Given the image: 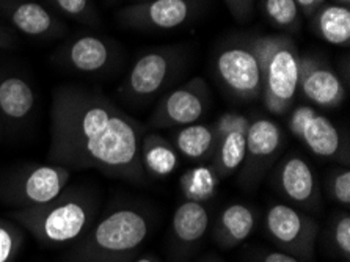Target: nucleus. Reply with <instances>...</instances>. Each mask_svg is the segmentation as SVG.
Returning <instances> with one entry per match:
<instances>
[{
  "instance_id": "f257e3e1",
  "label": "nucleus",
  "mask_w": 350,
  "mask_h": 262,
  "mask_svg": "<svg viewBox=\"0 0 350 262\" xmlns=\"http://www.w3.org/2000/svg\"><path fill=\"white\" fill-rule=\"evenodd\" d=\"M142 126L103 94L60 87L51 105L49 163L140 183Z\"/></svg>"
},
{
  "instance_id": "f03ea898",
  "label": "nucleus",
  "mask_w": 350,
  "mask_h": 262,
  "mask_svg": "<svg viewBox=\"0 0 350 262\" xmlns=\"http://www.w3.org/2000/svg\"><path fill=\"white\" fill-rule=\"evenodd\" d=\"M96 202L87 192L66 189L46 205L19 207L12 217L44 247L66 245L92 226Z\"/></svg>"
},
{
  "instance_id": "7ed1b4c3",
  "label": "nucleus",
  "mask_w": 350,
  "mask_h": 262,
  "mask_svg": "<svg viewBox=\"0 0 350 262\" xmlns=\"http://www.w3.org/2000/svg\"><path fill=\"white\" fill-rule=\"evenodd\" d=\"M151 224L145 213L121 207L92 224L70 254L71 262H134Z\"/></svg>"
},
{
  "instance_id": "20e7f679",
  "label": "nucleus",
  "mask_w": 350,
  "mask_h": 262,
  "mask_svg": "<svg viewBox=\"0 0 350 262\" xmlns=\"http://www.w3.org/2000/svg\"><path fill=\"white\" fill-rule=\"evenodd\" d=\"M262 77V101L273 115H284L299 92V51L286 35L261 36L252 41Z\"/></svg>"
},
{
  "instance_id": "39448f33",
  "label": "nucleus",
  "mask_w": 350,
  "mask_h": 262,
  "mask_svg": "<svg viewBox=\"0 0 350 262\" xmlns=\"http://www.w3.org/2000/svg\"><path fill=\"white\" fill-rule=\"evenodd\" d=\"M266 231L278 247L297 259L314 258L317 223L288 205H273L264 218Z\"/></svg>"
},
{
  "instance_id": "423d86ee",
  "label": "nucleus",
  "mask_w": 350,
  "mask_h": 262,
  "mask_svg": "<svg viewBox=\"0 0 350 262\" xmlns=\"http://www.w3.org/2000/svg\"><path fill=\"white\" fill-rule=\"evenodd\" d=\"M215 71L221 83L236 98L243 101L261 98V66L252 42L248 46H230L221 51L217 57Z\"/></svg>"
},
{
  "instance_id": "0eeeda50",
  "label": "nucleus",
  "mask_w": 350,
  "mask_h": 262,
  "mask_svg": "<svg viewBox=\"0 0 350 262\" xmlns=\"http://www.w3.org/2000/svg\"><path fill=\"white\" fill-rule=\"evenodd\" d=\"M208 103V83L204 82V79L193 77L161 101L151 118V126L162 129V127L193 125L204 115Z\"/></svg>"
},
{
  "instance_id": "6e6552de",
  "label": "nucleus",
  "mask_w": 350,
  "mask_h": 262,
  "mask_svg": "<svg viewBox=\"0 0 350 262\" xmlns=\"http://www.w3.org/2000/svg\"><path fill=\"white\" fill-rule=\"evenodd\" d=\"M178 52L156 49L142 55L131 68L120 92L131 99L151 98L165 87L178 65Z\"/></svg>"
},
{
  "instance_id": "1a4fd4ad",
  "label": "nucleus",
  "mask_w": 350,
  "mask_h": 262,
  "mask_svg": "<svg viewBox=\"0 0 350 262\" xmlns=\"http://www.w3.org/2000/svg\"><path fill=\"white\" fill-rule=\"evenodd\" d=\"M192 10V0H145L120 10L118 19L137 30H173L187 23Z\"/></svg>"
},
{
  "instance_id": "9d476101",
  "label": "nucleus",
  "mask_w": 350,
  "mask_h": 262,
  "mask_svg": "<svg viewBox=\"0 0 350 262\" xmlns=\"http://www.w3.org/2000/svg\"><path fill=\"white\" fill-rule=\"evenodd\" d=\"M71 170L62 165H35L24 171L13 185L12 198L19 207L46 205L70 184Z\"/></svg>"
},
{
  "instance_id": "9b49d317",
  "label": "nucleus",
  "mask_w": 350,
  "mask_h": 262,
  "mask_svg": "<svg viewBox=\"0 0 350 262\" xmlns=\"http://www.w3.org/2000/svg\"><path fill=\"white\" fill-rule=\"evenodd\" d=\"M0 12L13 30L30 38H58L66 30V24L52 10L35 0H0Z\"/></svg>"
},
{
  "instance_id": "f8f14e48",
  "label": "nucleus",
  "mask_w": 350,
  "mask_h": 262,
  "mask_svg": "<svg viewBox=\"0 0 350 262\" xmlns=\"http://www.w3.org/2000/svg\"><path fill=\"white\" fill-rule=\"evenodd\" d=\"M288 127L316 156L333 159L341 151V137L336 127L327 116L317 114L310 105L294 109Z\"/></svg>"
},
{
  "instance_id": "ddd939ff",
  "label": "nucleus",
  "mask_w": 350,
  "mask_h": 262,
  "mask_svg": "<svg viewBox=\"0 0 350 262\" xmlns=\"http://www.w3.org/2000/svg\"><path fill=\"white\" fill-rule=\"evenodd\" d=\"M299 90L312 104L336 109L346 99V88L335 73L317 58L305 55L299 60Z\"/></svg>"
},
{
  "instance_id": "4468645a",
  "label": "nucleus",
  "mask_w": 350,
  "mask_h": 262,
  "mask_svg": "<svg viewBox=\"0 0 350 262\" xmlns=\"http://www.w3.org/2000/svg\"><path fill=\"white\" fill-rule=\"evenodd\" d=\"M57 57L72 71L94 74L112 65L116 52L112 41L96 35H82L62 47Z\"/></svg>"
},
{
  "instance_id": "2eb2a0df",
  "label": "nucleus",
  "mask_w": 350,
  "mask_h": 262,
  "mask_svg": "<svg viewBox=\"0 0 350 262\" xmlns=\"http://www.w3.org/2000/svg\"><path fill=\"white\" fill-rule=\"evenodd\" d=\"M278 185L283 195L301 207L319 205V185L306 160L297 156L288 157L281 165Z\"/></svg>"
},
{
  "instance_id": "dca6fc26",
  "label": "nucleus",
  "mask_w": 350,
  "mask_h": 262,
  "mask_svg": "<svg viewBox=\"0 0 350 262\" xmlns=\"http://www.w3.org/2000/svg\"><path fill=\"white\" fill-rule=\"evenodd\" d=\"M35 109V92L19 76L0 77V116L10 122L24 121Z\"/></svg>"
},
{
  "instance_id": "f3484780",
  "label": "nucleus",
  "mask_w": 350,
  "mask_h": 262,
  "mask_svg": "<svg viewBox=\"0 0 350 262\" xmlns=\"http://www.w3.org/2000/svg\"><path fill=\"white\" fill-rule=\"evenodd\" d=\"M245 138L247 154L243 162H247V170L250 173L252 168L261 167L267 159L278 151L283 133L273 121L259 118L248 125Z\"/></svg>"
},
{
  "instance_id": "a211bd4d",
  "label": "nucleus",
  "mask_w": 350,
  "mask_h": 262,
  "mask_svg": "<svg viewBox=\"0 0 350 262\" xmlns=\"http://www.w3.org/2000/svg\"><path fill=\"white\" fill-rule=\"evenodd\" d=\"M217 133L214 127L208 125H189L183 126L173 133V146L185 159L192 162H206L212 159L215 153Z\"/></svg>"
},
{
  "instance_id": "6ab92c4d",
  "label": "nucleus",
  "mask_w": 350,
  "mask_h": 262,
  "mask_svg": "<svg viewBox=\"0 0 350 262\" xmlns=\"http://www.w3.org/2000/svg\"><path fill=\"white\" fill-rule=\"evenodd\" d=\"M254 213L243 205L226 206L215 228V239L221 248H234L253 233Z\"/></svg>"
},
{
  "instance_id": "aec40b11",
  "label": "nucleus",
  "mask_w": 350,
  "mask_h": 262,
  "mask_svg": "<svg viewBox=\"0 0 350 262\" xmlns=\"http://www.w3.org/2000/svg\"><path fill=\"white\" fill-rule=\"evenodd\" d=\"M142 163L148 173L156 178L170 176L179 165L174 146L159 133H148L142 140Z\"/></svg>"
},
{
  "instance_id": "412c9836",
  "label": "nucleus",
  "mask_w": 350,
  "mask_h": 262,
  "mask_svg": "<svg viewBox=\"0 0 350 262\" xmlns=\"http://www.w3.org/2000/svg\"><path fill=\"white\" fill-rule=\"evenodd\" d=\"M173 234L184 245H193L204 236L209 226V213L203 202L185 201L174 211Z\"/></svg>"
},
{
  "instance_id": "4be33fe9",
  "label": "nucleus",
  "mask_w": 350,
  "mask_h": 262,
  "mask_svg": "<svg viewBox=\"0 0 350 262\" xmlns=\"http://www.w3.org/2000/svg\"><path fill=\"white\" fill-rule=\"evenodd\" d=\"M316 31L333 46L350 41V10L342 5H322L316 14Z\"/></svg>"
},
{
  "instance_id": "5701e85b",
  "label": "nucleus",
  "mask_w": 350,
  "mask_h": 262,
  "mask_svg": "<svg viewBox=\"0 0 350 262\" xmlns=\"http://www.w3.org/2000/svg\"><path fill=\"white\" fill-rule=\"evenodd\" d=\"M247 131H234L224 135L217 143L212 156V170L220 179L234 173L245 160L247 154Z\"/></svg>"
},
{
  "instance_id": "b1692460",
  "label": "nucleus",
  "mask_w": 350,
  "mask_h": 262,
  "mask_svg": "<svg viewBox=\"0 0 350 262\" xmlns=\"http://www.w3.org/2000/svg\"><path fill=\"white\" fill-rule=\"evenodd\" d=\"M179 183H181V190L187 201L204 202L215 195L220 178L212 167L200 165V167L185 171Z\"/></svg>"
},
{
  "instance_id": "393cba45",
  "label": "nucleus",
  "mask_w": 350,
  "mask_h": 262,
  "mask_svg": "<svg viewBox=\"0 0 350 262\" xmlns=\"http://www.w3.org/2000/svg\"><path fill=\"white\" fill-rule=\"evenodd\" d=\"M264 13L280 29L294 30L300 23V10L294 0H264Z\"/></svg>"
},
{
  "instance_id": "a878e982",
  "label": "nucleus",
  "mask_w": 350,
  "mask_h": 262,
  "mask_svg": "<svg viewBox=\"0 0 350 262\" xmlns=\"http://www.w3.org/2000/svg\"><path fill=\"white\" fill-rule=\"evenodd\" d=\"M62 14L68 16L77 23L87 25H96L99 23L98 10L93 0H46Z\"/></svg>"
},
{
  "instance_id": "bb28decb",
  "label": "nucleus",
  "mask_w": 350,
  "mask_h": 262,
  "mask_svg": "<svg viewBox=\"0 0 350 262\" xmlns=\"http://www.w3.org/2000/svg\"><path fill=\"white\" fill-rule=\"evenodd\" d=\"M23 244V229L13 222L0 218V262H14Z\"/></svg>"
},
{
  "instance_id": "cd10ccee",
  "label": "nucleus",
  "mask_w": 350,
  "mask_h": 262,
  "mask_svg": "<svg viewBox=\"0 0 350 262\" xmlns=\"http://www.w3.org/2000/svg\"><path fill=\"white\" fill-rule=\"evenodd\" d=\"M248 125H250V120L247 116L239 115V114H224L214 126V131L217 133V138L226 135V133L234 132V131H247Z\"/></svg>"
},
{
  "instance_id": "c85d7f7f",
  "label": "nucleus",
  "mask_w": 350,
  "mask_h": 262,
  "mask_svg": "<svg viewBox=\"0 0 350 262\" xmlns=\"http://www.w3.org/2000/svg\"><path fill=\"white\" fill-rule=\"evenodd\" d=\"M333 239L338 250L341 251L342 256L349 259L350 256V217L342 215L338 218L335 224V231H333Z\"/></svg>"
},
{
  "instance_id": "c756f323",
  "label": "nucleus",
  "mask_w": 350,
  "mask_h": 262,
  "mask_svg": "<svg viewBox=\"0 0 350 262\" xmlns=\"http://www.w3.org/2000/svg\"><path fill=\"white\" fill-rule=\"evenodd\" d=\"M332 196L344 206L350 205V171L344 170L332 179Z\"/></svg>"
},
{
  "instance_id": "7c9ffc66",
  "label": "nucleus",
  "mask_w": 350,
  "mask_h": 262,
  "mask_svg": "<svg viewBox=\"0 0 350 262\" xmlns=\"http://www.w3.org/2000/svg\"><path fill=\"white\" fill-rule=\"evenodd\" d=\"M18 44V35L12 27L0 21V49H13Z\"/></svg>"
},
{
  "instance_id": "2f4dec72",
  "label": "nucleus",
  "mask_w": 350,
  "mask_h": 262,
  "mask_svg": "<svg viewBox=\"0 0 350 262\" xmlns=\"http://www.w3.org/2000/svg\"><path fill=\"white\" fill-rule=\"evenodd\" d=\"M261 262H301V261L288 253H284V251H270V253H266L262 256Z\"/></svg>"
},
{
  "instance_id": "473e14b6",
  "label": "nucleus",
  "mask_w": 350,
  "mask_h": 262,
  "mask_svg": "<svg viewBox=\"0 0 350 262\" xmlns=\"http://www.w3.org/2000/svg\"><path fill=\"white\" fill-rule=\"evenodd\" d=\"M294 2L305 14H312L322 7L325 0H294Z\"/></svg>"
},
{
  "instance_id": "72a5a7b5",
  "label": "nucleus",
  "mask_w": 350,
  "mask_h": 262,
  "mask_svg": "<svg viewBox=\"0 0 350 262\" xmlns=\"http://www.w3.org/2000/svg\"><path fill=\"white\" fill-rule=\"evenodd\" d=\"M226 3L228 10H230V13L234 16L237 21H247L245 19V14L242 12V5H241V0H224Z\"/></svg>"
},
{
  "instance_id": "f704fd0d",
  "label": "nucleus",
  "mask_w": 350,
  "mask_h": 262,
  "mask_svg": "<svg viewBox=\"0 0 350 262\" xmlns=\"http://www.w3.org/2000/svg\"><path fill=\"white\" fill-rule=\"evenodd\" d=\"M242 12L245 14V19H248L253 13V0H241Z\"/></svg>"
},
{
  "instance_id": "c9c22d12",
  "label": "nucleus",
  "mask_w": 350,
  "mask_h": 262,
  "mask_svg": "<svg viewBox=\"0 0 350 262\" xmlns=\"http://www.w3.org/2000/svg\"><path fill=\"white\" fill-rule=\"evenodd\" d=\"M134 262H157L154 258H151V256H143V258L135 259Z\"/></svg>"
},
{
  "instance_id": "e433bc0d",
  "label": "nucleus",
  "mask_w": 350,
  "mask_h": 262,
  "mask_svg": "<svg viewBox=\"0 0 350 262\" xmlns=\"http://www.w3.org/2000/svg\"><path fill=\"white\" fill-rule=\"evenodd\" d=\"M336 2L339 5H342V7H349V5H350V0H336Z\"/></svg>"
},
{
  "instance_id": "4c0bfd02",
  "label": "nucleus",
  "mask_w": 350,
  "mask_h": 262,
  "mask_svg": "<svg viewBox=\"0 0 350 262\" xmlns=\"http://www.w3.org/2000/svg\"><path fill=\"white\" fill-rule=\"evenodd\" d=\"M135 2H145V0H135Z\"/></svg>"
},
{
  "instance_id": "58836bf2",
  "label": "nucleus",
  "mask_w": 350,
  "mask_h": 262,
  "mask_svg": "<svg viewBox=\"0 0 350 262\" xmlns=\"http://www.w3.org/2000/svg\"><path fill=\"white\" fill-rule=\"evenodd\" d=\"M109 2H115V0H109Z\"/></svg>"
},
{
  "instance_id": "ea45409f",
  "label": "nucleus",
  "mask_w": 350,
  "mask_h": 262,
  "mask_svg": "<svg viewBox=\"0 0 350 262\" xmlns=\"http://www.w3.org/2000/svg\"><path fill=\"white\" fill-rule=\"evenodd\" d=\"M208 262H215V261H208Z\"/></svg>"
}]
</instances>
